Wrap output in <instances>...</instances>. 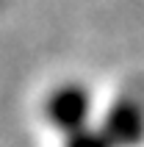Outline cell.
Here are the masks:
<instances>
[{"instance_id": "obj_1", "label": "cell", "mask_w": 144, "mask_h": 147, "mask_svg": "<svg viewBox=\"0 0 144 147\" xmlns=\"http://www.w3.org/2000/svg\"><path fill=\"white\" fill-rule=\"evenodd\" d=\"M42 114L56 131L75 133L86 128V119L92 114V94L83 83H58L53 92H47V97L42 103Z\"/></svg>"}, {"instance_id": "obj_2", "label": "cell", "mask_w": 144, "mask_h": 147, "mask_svg": "<svg viewBox=\"0 0 144 147\" xmlns=\"http://www.w3.org/2000/svg\"><path fill=\"white\" fill-rule=\"evenodd\" d=\"M100 131L108 136L114 147H136L144 139V108L136 100L122 97L108 106Z\"/></svg>"}, {"instance_id": "obj_3", "label": "cell", "mask_w": 144, "mask_h": 147, "mask_svg": "<svg viewBox=\"0 0 144 147\" xmlns=\"http://www.w3.org/2000/svg\"><path fill=\"white\" fill-rule=\"evenodd\" d=\"M64 147H114L100 128H80L64 136Z\"/></svg>"}]
</instances>
